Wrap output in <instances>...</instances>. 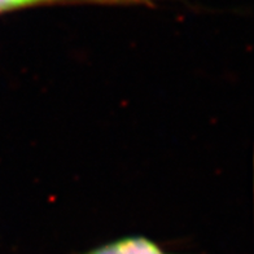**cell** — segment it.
<instances>
[{"mask_svg":"<svg viewBox=\"0 0 254 254\" xmlns=\"http://www.w3.org/2000/svg\"><path fill=\"white\" fill-rule=\"evenodd\" d=\"M83 254H169L158 244L143 236H131L113 241Z\"/></svg>","mask_w":254,"mask_h":254,"instance_id":"1","label":"cell"},{"mask_svg":"<svg viewBox=\"0 0 254 254\" xmlns=\"http://www.w3.org/2000/svg\"><path fill=\"white\" fill-rule=\"evenodd\" d=\"M157 0H0V13L24 8L51 5V4H101V5H152Z\"/></svg>","mask_w":254,"mask_h":254,"instance_id":"2","label":"cell"}]
</instances>
